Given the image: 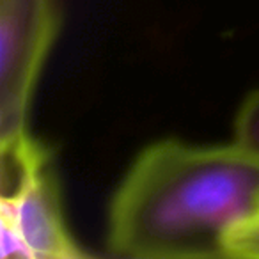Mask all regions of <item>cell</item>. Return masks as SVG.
<instances>
[{
	"mask_svg": "<svg viewBox=\"0 0 259 259\" xmlns=\"http://www.w3.org/2000/svg\"><path fill=\"white\" fill-rule=\"evenodd\" d=\"M259 213V158L233 142L160 141L117 187L107 247L119 257H227L231 231Z\"/></svg>",
	"mask_w": 259,
	"mask_h": 259,
	"instance_id": "6da1fadb",
	"label": "cell"
},
{
	"mask_svg": "<svg viewBox=\"0 0 259 259\" xmlns=\"http://www.w3.org/2000/svg\"><path fill=\"white\" fill-rule=\"evenodd\" d=\"M57 27V0H0V146L30 137V100Z\"/></svg>",
	"mask_w": 259,
	"mask_h": 259,
	"instance_id": "7a4b0ae2",
	"label": "cell"
},
{
	"mask_svg": "<svg viewBox=\"0 0 259 259\" xmlns=\"http://www.w3.org/2000/svg\"><path fill=\"white\" fill-rule=\"evenodd\" d=\"M0 220L15 227L32 259L87 255L66 226L50 162L27 174L13 194L0 197Z\"/></svg>",
	"mask_w": 259,
	"mask_h": 259,
	"instance_id": "3957f363",
	"label": "cell"
},
{
	"mask_svg": "<svg viewBox=\"0 0 259 259\" xmlns=\"http://www.w3.org/2000/svg\"><path fill=\"white\" fill-rule=\"evenodd\" d=\"M234 142L259 158V89L241 103L234 121Z\"/></svg>",
	"mask_w": 259,
	"mask_h": 259,
	"instance_id": "277c9868",
	"label": "cell"
},
{
	"mask_svg": "<svg viewBox=\"0 0 259 259\" xmlns=\"http://www.w3.org/2000/svg\"><path fill=\"white\" fill-rule=\"evenodd\" d=\"M226 254L236 259H259V213L231 231Z\"/></svg>",
	"mask_w": 259,
	"mask_h": 259,
	"instance_id": "5b68a950",
	"label": "cell"
}]
</instances>
